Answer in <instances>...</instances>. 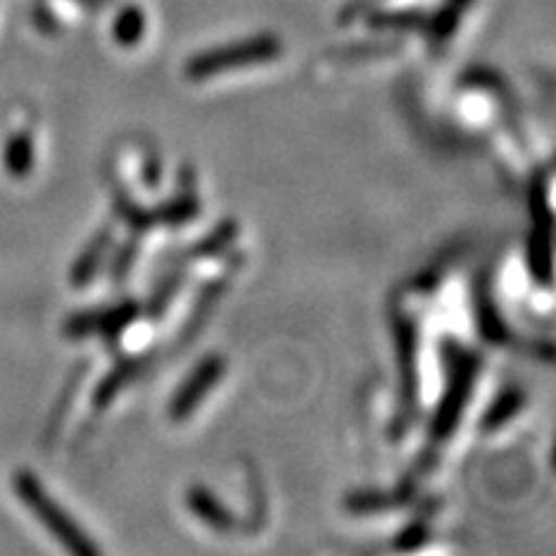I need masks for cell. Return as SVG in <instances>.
<instances>
[{"mask_svg": "<svg viewBox=\"0 0 556 556\" xmlns=\"http://www.w3.org/2000/svg\"><path fill=\"white\" fill-rule=\"evenodd\" d=\"M13 490H16V495L21 503H24L29 510L37 516V520H41L47 528H50V533L54 539L60 541V544H65L70 552L78 554V556H96L99 554V546L90 544L86 533L80 531L78 526L70 520V516L62 507L54 503L50 497V492L45 490L37 482V477L31 475V471H16L13 475Z\"/></svg>", "mask_w": 556, "mask_h": 556, "instance_id": "6da1fadb", "label": "cell"}, {"mask_svg": "<svg viewBox=\"0 0 556 556\" xmlns=\"http://www.w3.org/2000/svg\"><path fill=\"white\" fill-rule=\"evenodd\" d=\"M278 54H281V39L274 34H258V37L242 39L238 45L214 47V50L197 54L186 65V75L191 80H204L212 75L229 73V70L261 65V62L274 60Z\"/></svg>", "mask_w": 556, "mask_h": 556, "instance_id": "7a4b0ae2", "label": "cell"}, {"mask_svg": "<svg viewBox=\"0 0 556 556\" xmlns=\"http://www.w3.org/2000/svg\"><path fill=\"white\" fill-rule=\"evenodd\" d=\"M477 366H479L477 356H469V353L456 351L454 356H451V377H448L446 394H443L433 426H430V435H433L435 441L448 438L458 426V420H462V413L464 407H467L469 392L477 379Z\"/></svg>", "mask_w": 556, "mask_h": 556, "instance_id": "3957f363", "label": "cell"}, {"mask_svg": "<svg viewBox=\"0 0 556 556\" xmlns=\"http://www.w3.org/2000/svg\"><path fill=\"white\" fill-rule=\"evenodd\" d=\"M222 371H225V361H222V356H206L204 361H199L197 368H193L184 384L178 387L176 397L170 402L173 420H186V417H191L193 409L199 407V402L212 392L214 384H217Z\"/></svg>", "mask_w": 556, "mask_h": 556, "instance_id": "277c9868", "label": "cell"}, {"mask_svg": "<svg viewBox=\"0 0 556 556\" xmlns=\"http://www.w3.org/2000/svg\"><path fill=\"white\" fill-rule=\"evenodd\" d=\"M397 343H400V366H402V405L405 409L417 402V368H415V325H397Z\"/></svg>", "mask_w": 556, "mask_h": 556, "instance_id": "5b68a950", "label": "cell"}, {"mask_svg": "<svg viewBox=\"0 0 556 556\" xmlns=\"http://www.w3.org/2000/svg\"><path fill=\"white\" fill-rule=\"evenodd\" d=\"M109 248H111V227L101 229V232L96 235L86 248H83V253L78 255V261H75L73 266V274H70V281H73L75 287H86V283L93 281V276L99 274V268L103 266V258L109 255Z\"/></svg>", "mask_w": 556, "mask_h": 556, "instance_id": "8992f818", "label": "cell"}, {"mask_svg": "<svg viewBox=\"0 0 556 556\" xmlns=\"http://www.w3.org/2000/svg\"><path fill=\"white\" fill-rule=\"evenodd\" d=\"M189 505L206 526L217 528V531H227V528L235 526L232 513H229L227 507L212 495V492L204 490V486H193L189 495Z\"/></svg>", "mask_w": 556, "mask_h": 556, "instance_id": "52a82bcc", "label": "cell"}, {"mask_svg": "<svg viewBox=\"0 0 556 556\" xmlns=\"http://www.w3.org/2000/svg\"><path fill=\"white\" fill-rule=\"evenodd\" d=\"M471 5V0H446V3L438 9L433 16L426 21V29L430 34V39L435 41H446L451 34L458 29V21H462L464 13Z\"/></svg>", "mask_w": 556, "mask_h": 556, "instance_id": "ba28073f", "label": "cell"}, {"mask_svg": "<svg viewBox=\"0 0 556 556\" xmlns=\"http://www.w3.org/2000/svg\"><path fill=\"white\" fill-rule=\"evenodd\" d=\"M139 361L137 358H124L122 364L114 366V371L109 374V377H103V381L96 389V397H93V405L96 407H106L111 400L116 397V394L122 392L124 387L129 384L131 379H135V374L139 371Z\"/></svg>", "mask_w": 556, "mask_h": 556, "instance_id": "9c48e42d", "label": "cell"}, {"mask_svg": "<svg viewBox=\"0 0 556 556\" xmlns=\"http://www.w3.org/2000/svg\"><path fill=\"white\" fill-rule=\"evenodd\" d=\"M197 214H199V201L189 184L186 189H180L168 204H163V208H157L155 219L165 222V225L170 227H178V225H186V222H191Z\"/></svg>", "mask_w": 556, "mask_h": 556, "instance_id": "30bf717a", "label": "cell"}, {"mask_svg": "<svg viewBox=\"0 0 556 556\" xmlns=\"http://www.w3.org/2000/svg\"><path fill=\"white\" fill-rule=\"evenodd\" d=\"M137 315H139L137 302H122L119 307L103 309L99 312V328H96V336H101L103 340H109V343H114V340L119 338L131 323H135Z\"/></svg>", "mask_w": 556, "mask_h": 556, "instance_id": "8fae6325", "label": "cell"}, {"mask_svg": "<svg viewBox=\"0 0 556 556\" xmlns=\"http://www.w3.org/2000/svg\"><path fill=\"white\" fill-rule=\"evenodd\" d=\"M5 170L11 173L13 178H26L34 168V144H31V137L26 135V131H18V135H13L9 139V144H5Z\"/></svg>", "mask_w": 556, "mask_h": 556, "instance_id": "7c38bea8", "label": "cell"}, {"mask_svg": "<svg viewBox=\"0 0 556 556\" xmlns=\"http://www.w3.org/2000/svg\"><path fill=\"white\" fill-rule=\"evenodd\" d=\"M523 392L520 389H505L500 397L492 402L490 409L484 413V420H482V428L484 430H497L503 428L507 420H513L520 413V407H523Z\"/></svg>", "mask_w": 556, "mask_h": 556, "instance_id": "4fadbf2b", "label": "cell"}, {"mask_svg": "<svg viewBox=\"0 0 556 556\" xmlns=\"http://www.w3.org/2000/svg\"><path fill=\"white\" fill-rule=\"evenodd\" d=\"M428 16L422 11H377L368 13V26L374 29H397V31H409V29H426Z\"/></svg>", "mask_w": 556, "mask_h": 556, "instance_id": "5bb4252c", "label": "cell"}, {"mask_svg": "<svg viewBox=\"0 0 556 556\" xmlns=\"http://www.w3.org/2000/svg\"><path fill=\"white\" fill-rule=\"evenodd\" d=\"M144 26H148V21H144L142 9H137V5H124V9L119 11V16H116V21H114L116 45L135 47L137 41L142 39Z\"/></svg>", "mask_w": 556, "mask_h": 556, "instance_id": "9a60e30c", "label": "cell"}, {"mask_svg": "<svg viewBox=\"0 0 556 556\" xmlns=\"http://www.w3.org/2000/svg\"><path fill=\"white\" fill-rule=\"evenodd\" d=\"M235 238H238V225H235V222H222V225L214 229L208 238L199 240L197 245L189 250V255H186V258H191V261L212 258V255H217L219 250H225Z\"/></svg>", "mask_w": 556, "mask_h": 556, "instance_id": "2e32d148", "label": "cell"}, {"mask_svg": "<svg viewBox=\"0 0 556 556\" xmlns=\"http://www.w3.org/2000/svg\"><path fill=\"white\" fill-rule=\"evenodd\" d=\"M407 500V495H389V492H361V495L348 497V507L356 513L384 510V507H397Z\"/></svg>", "mask_w": 556, "mask_h": 556, "instance_id": "e0dca14e", "label": "cell"}, {"mask_svg": "<svg viewBox=\"0 0 556 556\" xmlns=\"http://www.w3.org/2000/svg\"><path fill=\"white\" fill-rule=\"evenodd\" d=\"M479 325H482V336L490 343H505L507 340V328L497 315V307H492V302L486 296L479 299Z\"/></svg>", "mask_w": 556, "mask_h": 556, "instance_id": "ac0fdd59", "label": "cell"}, {"mask_svg": "<svg viewBox=\"0 0 556 556\" xmlns=\"http://www.w3.org/2000/svg\"><path fill=\"white\" fill-rule=\"evenodd\" d=\"M178 287H180V276H173L170 281H168V287H160L157 294L150 299L148 315H150V317H160V315H163L165 307H168V304H170V299L176 296Z\"/></svg>", "mask_w": 556, "mask_h": 556, "instance_id": "d6986e66", "label": "cell"}, {"mask_svg": "<svg viewBox=\"0 0 556 556\" xmlns=\"http://www.w3.org/2000/svg\"><path fill=\"white\" fill-rule=\"evenodd\" d=\"M135 255H137V242L131 240L129 245L119 250V255L114 258V270H111L114 281H122V278L129 274V266H131V261H135Z\"/></svg>", "mask_w": 556, "mask_h": 556, "instance_id": "ffe728a7", "label": "cell"}, {"mask_svg": "<svg viewBox=\"0 0 556 556\" xmlns=\"http://www.w3.org/2000/svg\"><path fill=\"white\" fill-rule=\"evenodd\" d=\"M426 539H428L426 528H422L420 523H415V526H409V528H405V531H402V536L397 541V548H415V546H420Z\"/></svg>", "mask_w": 556, "mask_h": 556, "instance_id": "44dd1931", "label": "cell"}, {"mask_svg": "<svg viewBox=\"0 0 556 556\" xmlns=\"http://www.w3.org/2000/svg\"><path fill=\"white\" fill-rule=\"evenodd\" d=\"M219 291H222V281H219V283H214V287H208L206 307H208V304H212V299H217V296H219ZM201 317H204V304H199V307H197V315H193V325H197Z\"/></svg>", "mask_w": 556, "mask_h": 556, "instance_id": "7402d4cb", "label": "cell"}, {"mask_svg": "<svg viewBox=\"0 0 556 556\" xmlns=\"http://www.w3.org/2000/svg\"><path fill=\"white\" fill-rule=\"evenodd\" d=\"M75 3L86 5V9H90V11H101V9H106L111 0H75Z\"/></svg>", "mask_w": 556, "mask_h": 556, "instance_id": "603a6c76", "label": "cell"}]
</instances>
